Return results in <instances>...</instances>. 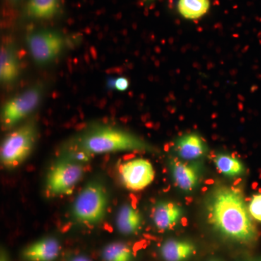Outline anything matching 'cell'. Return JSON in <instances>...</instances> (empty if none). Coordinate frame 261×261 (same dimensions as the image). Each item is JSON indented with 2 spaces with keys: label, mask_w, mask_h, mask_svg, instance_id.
<instances>
[{
  "label": "cell",
  "mask_w": 261,
  "mask_h": 261,
  "mask_svg": "<svg viewBox=\"0 0 261 261\" xmlns=\"http://www.w3.org/2000/svg\"><path fill=\"white\" fill-rule=\"evenodd\" d=\"M173 182L184 192L195 190L200 178V167L195 163L185 162L173 159L170 161Z\"/></svg>",
  "instance_id": "9"
},
{
  "label": "cell",
  "mask_w": 261,
  "mask_h": 261,
  "mask_svg": "<svg viewBox=\"0 0 261 261\" xmlns=\"http://www.w3.org/2000/svg\"><path fill=\"white\" fill-rule=\"evenodd\" d=\"M43 92L42 84H36L5 103L1 113L3 128H13L32 114L42 100Z\"/></svg>",
  "instance_id": "6"
},
{
  "label": "cell",
  "mask_w": 261,
  "mask_h": 261,
  "mask_svg": "<svg viewBox=\"0 0 261 261\" xmlns=\"http://www.w3.org/2000/svg\"><path fill=\"white\" fill-rule=\"evenodd\" d=\"M183 216L182 208L171 201H161L154 206L152 219L156 228L161 231L172 229Z\"/></svg>",
  "instance_id": "10"
},
{
  "label": "cell",
  "mask_w": 261,
  "mask_h": 261,
  "mask_svg": "<svg viewBox=\"0 0 261 261\" xmlns=\"http://www.w3.org/2000/svg\"><path fill=\"white\" fill-rule=\"evenodd\" d=\"M248 210L252 219L261 222V194L253 195L249 204Z\"/></svg>",
  "instance_id": "20"
},
{
  "label": "cell",
  "mask_w": 261,
  "mask_h": 261,
  "mask_svg": "<svg viewBox=\"0 0 261 261\" xmlns=\"http://www.w3.org/2000/svg\"><path fill=\"white\" fill-rule=\"evenodd\" d=\"M20 62L13 45L3 44L0 49V80L2 83H13L20 74Z\"/></svg>",
  "instance_id": "12"
},
{
  "label": "cell",
  "mask_w": 261,
  "mask_h": 261,
  "mask_svg": "<svg viewBox=\"0 0 261 261\" xmlns=\"http://www.w3.org/2000/svg\"><path fill=\"white\" fill-rule=\"evenodd\" d=\"M195 252V245L189 240L171 239L161 247V256L165 261H186Z\"/></svg>",
  "instance_id": "14"
},
{
  "label": "cell",
  "mask_w": 261,
  "mask_h": 261,
  "mask_svg": "<svg viewBox=\"0 0 261 261\" xmlns=\"http://www.w3.org/2000/svg\"><path fill=\"white\" fill-rule=\"evenodd\" d=\"M208 261H224V260H221V259H219V258H213V259H211V260H208Z\"/></svg>",
  "instance_id": "25"
},
{
  "label": "cell",
  "mask_w": 261,
  "mask_h": 261,
  "mask_svg": "<svg viewBox=\"0 0 261 261\" xmlns=\"http://www.w3.org/2000/svg\"><path fill=\"white\" fill-rule=\"evenodd\" d=\"M104 261H132L133 251L126 244L116 242L108 245L102 250Z\"/></svg>",
  "instance_id": "19"
},
{
  "label": "cell",
  "mask_w": 261,
  "mask_h": 261,
  "mask_svg": "<svg viewBox=\"0 0 261 261\" xmlns=\"http://www.w3.org/2000/svg\"><path fill=\"white\" fill-rule=\"evenodd\" d=\"M59 0H29L27 13L31 18L47 20L57 14Z\"/></svg>",
  "instance_id": "16"
},
{
  "label": "cell",
  "mask_w": 261,
  "mask_h": 261,
  "mask_svg": "<svg viewBox=\"0 0 261 261\" xmlns=\"http://www.w3.org/2000/svg\"><path fill=\"white\" fill-rule=\"evenodd\" d=\"M61 246L56 239L47 238L29 245L23 251L27 261H54L59 255Z\"/></svg>",
  "instance_id": "11"
},
{
  "label": "cell",
  "mask_w": 261,
  "mask_h": 261,
  "mask_svg": "<svg viewBox=\"0 0 261 261\" xmlns=\"http://www.w3.org/2000/svg\"><path fill=\"white\" fill-rule=\"evenodd\" d=\"M84 161L75 154L65 157L51 166L47 173L45 192L48 197L68 195L84 176Z\"/></svg>",
  "instance_id": "5"
},
{
  "label": "cell",
  "mask_w": 261,
  "mask_h": 261,
  "mask_svg": "<svg viewBox=\"0 0 261 261\" xmlns=\"http://www.w3.org/2000/svg\"><path fill=\"white\" fill-rule=\"evenodd\" d=\"M70 261H92L88 257L86 256H82V255H79V256H75L73 257Z\"/></svg>",
  "instance_id": "22"
},
{
  "label": "cell",
  "mask_w": 261,
  "mask_h": 261,
  "mask_svg": "<svg viewBox=\"0 0 261 261\" xmlns=\"http://www.w3.org/2000/svg\"><path fill=\"white\" fill-rule=\"evenodd\" d=\"M241 261H261V255H259V256L250 257V258L245 259V260Z\"/></svg>",
  "instance_id": "23"
},
{
  "label": "cell",
  "mask_w": 261,
  "mask_h": 261,
  "mask_svg": "<svg viewBox=\"0 0 261 261\" xmlns=\"http://www.w3.org/2000/svg\"><path fill=\"white\" fill-rule=\"evenodd\" d=\"M175 150L180 159L192 161L200 159L207 152L205 142L197 134H188L176 141Z\"/></svg>",
  "instance_id": "13"
},
{
  "label": "cell",
  "mask_w": 261,
  "mask_h": 261,
  "mask_svg": "<svg viewBox=\"0 0 261 261\" xmlns=\"http://www.w3.org/2000/svg\"><path fill=\"white\" fill-rule=\"evenodd\" d=\"M37 138V128L34 122L24 123L5 137L0 150L3 167H18L32 153Z\"/></svg>",
  "instance_id": "3"
},
{
  "label": "cell",
  "mask_w": 261,
  "mask_h": 261,
  "mask_svg": "<svg viewBox=\"0 0 261 261\" xmlns=\"http://www.w3.org/2000/svg\"><path fill=\"white\" fill-rule=\"evenodd\" d=\"M27 42L33 60L42 65L55 61L65 47L64 38L53 31L32 33L27 37Z\"/></svg>",
  "instance_id": "7"
},
{
  "label": "cell",
  "mask_w": 261,
  "mask_h": 261,
  "mask_svg": "<svg viewBox=\"0 0 261 261\" xmlns=\"http://www.w3.org/2000/svg\"><path fill=\"white\" fill-rule=\"evenodd\" d=\"M116 226L118 231L123 234L136 233L142 226V216L138 210L130 205L122 206L116 217Z\"/></svg>",
  "instance_id": "15"
},
{
  "label": "cell",
  "mask_w": 261,
  "mask_h": 261,
  "mask_svg": "<svg viewBox=\"0 0 261 261\" xmlns=\"http://www.w3.org/2000/svg\"><path fill=\"white\" fill-rule=\"evenodd\" d=\"M0 261H10L8 255L5 254V252H2L1 259H0Z\"/></svg>",
  "instance_id": "24"
},
{
  "label": "cell",
  "mask_w": 261,
  "mask_h": 261,
  "mask_svg": "<svg viewBox=\"0 0 261 261\" xmlns=\"http://www.w3.org/2000/svg\"><path fill=\"white\" fill-rule=\"evenodd\" d=\"M128 85H129V83H128V81L126 78H118L114 81L115 88L117 90L121 91V92L126 90L128 89Z\"/></svg>",
  "instance_id": "21"
},
{
  "label": "cell",
  "mask_w": 261,
  "mask_h": 261,
  "mask_svg": "<svg viewBox=\"0 0 261 261\" xmlns=\"http://www.w3.org/2000/svg\"><path fill=\"white\" fill-rule=\"evenodd\" d=\"M214 163L220 172L229 177L241 176L245 171L241 161L230 154H218L215 157Z\"/></svg>",
  "instance_id": "17"
},
{
  "label": "cell",
  "mask_w": 261,
  "mask_h": 261,
  "mask_svg": "<svg viewBox=\"0 0 261 261\" xmlns=\"http://www.w3.org/2000/svg\"><path fill=\"white\" fill-rule=\"evenodd\" d=\"M122 182L128 190L140 191L154 181V170L148 160L136 159L122 164L120 168Z\"/></svg>",
  "instance_id": "8"
},
{
  "label": "cell",
  "mask_w": 261,
  "mask_h": 261,
  "mask_svg": "<svg viewBox=\"0 0 261 261\" xmlns=\"http://www.w3.org/2000/svg\"><path fill=\"white\" fill-rule=\"evenodd\" d=\"M75 152L87 158L94 154L149 150L150 146L137 136L121 128L109 126L94 127L75 141Z\"/></svg>",
  "instance_id": "2"
},
{
  "label": "cell",
  "mask_w": 261,
  "mask_h": 261,
  "mask_svg": "<svg viewBox=\"0 0 261 261\" xmlns=\"http://www.w3.org/2000/svg\"><path fill=\"white\" fill-rule=\"evenodd\" d=\"M206 213L209 224L223 238L242 245H251L258 240V231L240 189L215 187L207 197Z\"/></svg>",
  "instance_id": "1"
},
{
  "label": "cell",
  "mask_w": 261,
  "mask_h": 261,
  "mask_svg": "<svg viewBox=\"0 0 261 261\" xmlns=\"http://www.w3.org/2000/svg\"><path fill=\"white\" fill-rule=\"evenodd\" d=\"M108 206L107 190L99 181L89 182L73 202V216L81 224H99L106 216Z\"/></svg>",
  "instance_id": "4"
},
{
  "label": "cell",
  "mask_w": 261,
  "mask_h": 261,
  "mask_svg": "<svg viewBox=\"0 0 261 261\" xmlns=\"http://www.w3.org/2000/svg\"><path fill=\"white\" fill-rule=\"evenodd\" d=\"M209 8V0H178V12L184 18L190 20L203 16Z\"/></svg>",
  "instance_id": "18"
}]
</instances>
